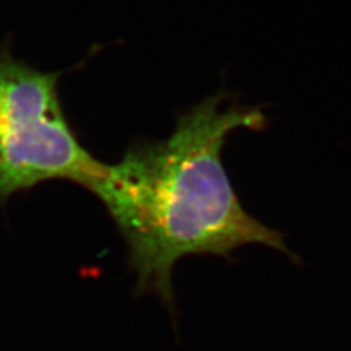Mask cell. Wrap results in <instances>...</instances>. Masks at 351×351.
<instances>
[{"instance_id":"1","label":"cell","mask_w":351,"mask_h":351,"mask_svg":"<svg viewBox=\"0 0 351 351\" xmlns=\"http://www.w3.org/2000/svg\"><path fill=\"white\" fill-rule=\"evenodd\" d=\"M230 97L219 91L204 98L179 116L166 139L134 142L88 189L125 240L136 293L156 294L170 311L173 271L183 258L232 261L237 249L262 245L303 265L284 233L245 210L230 182L223 162L228 136L239 129L268 128L261 106H224Z\"/></svg>"},{"instance_id":"2","label":"cell","mask_w":351,"mask_h":351,"mask_svg":"<svg viewBox=\"0 0 351 351\" xmlns=\"http://www.w3.org/2000/svg\"><path fill=\"white\" fill-rule=\"evenodd\" d=\"M62 73L37 69L0 44V205L50 180L88 191L106 170L64 113Z\"/></svg>"}]
</instances>
